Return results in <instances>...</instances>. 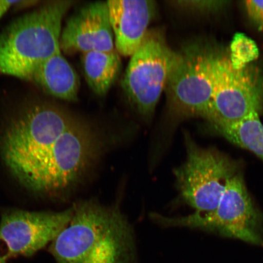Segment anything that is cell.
<instances>
[{
	"label": "cell",
	"instance_id": "10",
	"mask_svg": "<svg viewBox=\"0 0 263 263\" xmlns=\"http://www.w3.org/2000/svg\"><path fill=\"white\" fill-rule=\"evenodd\" d=\"M60 47L69 54L114 51L107 3H90L71 16L62 31Z\"/></svg>",
	"mask_w": 263,
	"mask_h": 263
},
{
	"label": "cell",
	"instance_id": "5",
	"mask_svg": "<svg viewBox=\"0 0 263 263\" xmlns=\"http://www.w3.org/2000/svg\"><path fill=\"white\" fill-rule=\"evenodd\" d=\"M185 162L174 171L177 189L185 202L197 213L218 206L230 180L241 172L238 161L214 147L197 145L185 135Z\"/></svg>",
	"mask_w": 263,
	"mask_h": 263
},
{
	"label": "cell",
	"instance_id": "7",
	"mask_svg": "<svg viewBox=\"0 0 263 263\" xmlns=\"http://www.w3.org/2000/svg\"><path fill=\"white\" fill-rule=\"evenodd\" d=\"M216 57L196 45L177 51L165 90L174 113L206 119L215 90Z\"/></svg>",
	"mask_w": 263,
	"mask_h": 263
},
{
	"label": "cell",
	"instance_id": "6",
	"mask_svg": "<svg viewBox=\"0 0 263 263\" xmlns=\"http://www.w3.org/2000/svg\"><path fill=\"white\" fill-rule=\"evenodd\" d=\"M177 58L162 34L149 31L132 55L122 81L128 100L140 114L151 116L166 90Z\"/></svg>",
	"mask_w": 263,
	"mask_h": 263
},
{
	"label": "cell",
	"instance_id": "16",
	"mask_svg": "<svg viewBox=\"0 0 263 263\" xmlns=\"http://www.w3.org/2000/svg\"><path fill=\"white\" fill-rule=\"evenodd\" d=\"M245 6L250 18L263 30V1L248 0Z\"/></svg>",
	"mask_w": 263,
	"mask_h": 263
},
{
	"label": "cell",
	"instance_id": "8",
	"mask_svg": "<svg viewBox=\"0 0 263 263\" xmlns=\"http://www.w3.org/2000/svg\"><path fill=\"white\" fill-rule=\"evenodd\" d=\"M73 206L64 211L5 210L0 221V239L7 247L6 258L30 257L45 248L70 222Z\"/></svg>",
	"mask_w": 263,
	"mask_h": 263
},
{
	"label": "cell",
	"instance_id": "4",
	"mask_svg": "<svg viewBox=\"0 0 263 263\" xmlns=\"http://www.w3.org/2000/svg\"><path fill=\"white\" fill-rule=\"evenodd\" d=\"M152 218L164 226L185 227L263 246V216L246 188L242 172L230 180L215 210L180 218Z\"/></svg>",
	"mask_w": 263,
	"mask_h": 263
},
{
	"label": "cell",
	"instance_id": "2",
	"mask_svg": "<svg viewBox=\"0 0 263 263\" xmlns=\"http://www.w3.org/2000/svg\"><path fill=\"white\" fill-rule=\"evenodd\" d=\"M73 209L70 222L49 247L57 263H129L133 234L119 210L94 200Z\"/></svg>",
	"mask_w": 263,
	"mask_h": 263
},
{
	"label": "cell",
	"instance_id": "18",
	"mask_svg": "<svg viewBox=\"0 0 263 263\" xmlns=\"http://www.w3.org/2000/svg\"><path fill=\"white\" fill-rule=\"evenodd\" d=\"M22 1H5L0 0V20L5 15L9 9L14 6H19Z\"/></svg>",
	"mask_w": 263,
	"mask_h": 263
},
{
	"label": "cell",
	"instance_id": "14",
	"mask_svg": "<svg viewBox=\"0 0 263 263\" xmlns=\"http://www.w3.org/2000/svg\"><path fill=\"white\" fill-rule=\"evenodd\" d=\"M211 124L216 133L230 143L251 151L263 160V125L258 111L234 122Z\"/></svg>",
	"mask_w": 263,
	"mask_h": 263
},
{
	"label": "cell",
	"instance_id": "1",
	"mask_svg": "<svg viewBox=\"0 0 263 263\" xmlns=\"http://www.w3.org/2000/svg\"><path fill=\"white\" fill-rule=\"evenodd\" d=\"M102 151L87 124L61 108L35 104L10 118L0 132V159L25 189L58 196L78 185Z\"/></svg>",
	"mask_w": 263,
	"mask_h": 263
},
{
	"label": "cell",
	"instance_id": "19",
	"mask_svg": "<svg viewBox=\"0 0 263 263\" xmlns=\"http://www.w3.org/2000/svg\"><path fill=\"white\" fill-rule=\"evenodd\" d=\"M0 263H7V258L5 257V256L0 255Z\"/></svg>",
	"mask_w": 263,
	"mask_h": 263
},
{
	"label": "cell",
	"instance_id": "17",
	"mask_svg": "<svg viewBox=\"0 0 263 263\" xmlns=\"http://www.w3.org/2000/svg\"><path fill=\"white\" fill-rule=\"evenodd\" d=\"M180 7L198 10L218 9L223 6L225 2L218 1H178L174 2Z\"/></svg>",
	"mask_w": 263,
	"mask_h": 263
},
{
	"label": "cell",
	"instance_id": "11",
	"mask_svg": "<svg viewBox=\"0 0 263 263\" xmlns=\"http://www.w3.org/2000/svg\"><path fill=\"white\" fill-rule=\"evenodd\" d=\"M106 3L115 47L123 57H132L146 37L148 26L156 16V3L153 0Z\"/></svg>",
	"mask_w": 263,
	"mask_h": 263
},
{
	"label": "cell",
	"instance_id": "13",
	"mask_svg": "<svg viewBox=\"0 0 263 263\" xmlns=\"http://www.w3.org/2000/svg\"><path fill=\"white\" fill-rule=\"evenodd\" d=\"M82 67L88 86L98 95H106L120 74L119 54L113 51H91L82 54Z\"/></svg>",
	"mask_w": 263,
	"mask_h": 263
},
{
	"label": "cell",
	"instance_id": "3",
	"mask_svg": "<svg viewBox=\"0 0 263 263\" xmlns=\"http://www.w3.org/2000/svg\"><path fill=\"white\" fill-rule=\"evenodd\" d=\"M72 1H52L16 20L0 35V74L31 81L42 62L61 51L62 22Z\"/></svg>",
	"mask_w": 263,
	"mask_h": 263
},
{
	"label": "cell",
	"instance_id": "12",
	"mask_svg": "<svg viewBox=\"0 0 263 263\" xmlns=\"http://www.w3.org/2000/svg\"><path fill=\"white\" fill-rule=\"evenodd\" d=\"M31 81L52 96L67 101H78L80 80L61 51L39 64Z\"/></svg>",
	"mask_w": 263,
	"mask_h": 263
},
{
	"label": "cell",
	"instance_id": "9",
	"mask_svg": "<svg viewBox=\"0 0 263 263\" xmlns=\"http://www.w3.org/2000/svg\"><path fill=\"white\" fill-rule=\"evenodd\" d=\"M215 90L206 119L211 124L238 121L261 107L260 84L248 67L237 69L229 58L216 57Z\"/></svg>",
	"mask_w": 263,
	"mask_h": 263
},
{
	"label": "cell",
	"instance_id": "15",
	"mask_svg": "<svg viewBox=\"0 0 263 263\" xmlns=\"http://www.w3.org/2000/svg\"><path fill=\"white\" fill-rule=\"evenodd\" d=\"M258 55V48L254 41L241 33L234 35L230 45L229 57L233 67L246 68L248 64L257 59Z\"/></svg>",
	"mask_w": 263,
	"mask_h": 263
}]
</instances>
